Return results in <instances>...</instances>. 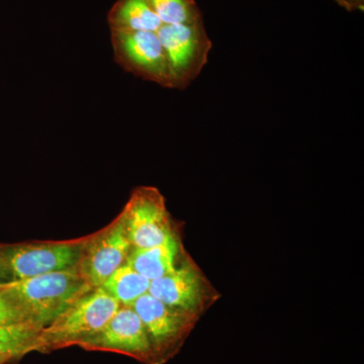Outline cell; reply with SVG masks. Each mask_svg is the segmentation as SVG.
<instances>
[{
    "label": "cell",
    "mask_w": 364,
    "mask_h": 364,
    "mask_svg": "<svg viewBox=\"0 0 364 364\" xmlns=\"http://www.w3.org/2000/svg\"><path fill=\"white\" fill-rule=\"evenodd\" d=\"M358 1L359 2V6H363V0H358Z\"/></svg>",
    "instance_id": "obj_20"
},
{
    "label": "cell",
    "mask_w": 364,
    "mask_h": 364,
    "mask_svg": "<svg viewBox=\"0 0 364 364\" xmlns=\"http://www.w3.org/2000/svg\"><path fill=\"white\" fill-rule=\"evenodd\" d=\"M86 351L114 352L144 364H156L145 326L132 306H121L95 336L78 345Z\"/></svg>",
    "instance_id": "obj_10"
},
{
    "label": "cell",
    "mask_w": 364,
    "mask_h": 364,
    "mask_svg": "<svg viewBox=\"0 0 364 364\" xmlns=\"http://www.w3.org/2000/svg\"><path fill=\"white\" fill-rule=\"evenodd\" d=\"M111 31L157 33L163 23L148 0H117L107 14Z\"/></svg>",
    "instance_id": "obj_12"
},
{
    "label": "cell",
    "mask_w": 364,
    "mask_h": 364,
    "mask_svg": "<svg viewBox=\"0 0 364 364\" xmlns=\"http://www.w3.org/2000/svg\"><path fill=\"white\" fill-rule=\"evenodd\" d=\"M121 214L133 248L153 247L178 235L166 200L154 186L134 189Z\"/></svg>",
    "instance_id": "obj_5"
},
{
    "label": "cell",
    "mask_w": 364,
    "mask_h": 364,
    "mask_svg": "<svg viewBox=\"0 0 364 364\" xmlns=\"http://www.w3.org/2000/svg\"><path fill=\"white\" fill-rule=\"evenodd\" d=\"M114 61L124 71L165 88H176L168 58L156 33L111 31Z\"/></svg>",
    "instance_id": "obj_6"
},
{
    "label": "cell",
    "mask_w": 364,
    "mask_h": 364,
    "mask_svg": "<svg viewBox=\"0 0 364 364\" xmlns=\"http://www.w3.org/2000/svg\"><path fill=\"white\" fill-rule=\"evenodd\" d=\"M9 282H13V279H11V273H9V269H7L4 257H2L1 254H0V287L4 286V284Z\"/></svg>",
    "instance_id": "obj_17"
},
{
    "label": "cell",
    "mask_w": 364,
    "mask_h": 364,
    "mask_svg": "<svg viewBox=\"0 0 364 364\" xmlns=\"http://www.w3.org/2000/svg\"><path fill=\"white\" fill-rule=\"evenodd\" d=\"M121 305L102 287L91 289L41 332V353L78 346L97 334Z\"/></svg>",
    "instance_id": "obj_2"
},
{
    "label": "cell",
    "mask_w": 364,
    "mask_h": 364,
    "mask_svg": "<svg viewBox=\"0 0 364 364\" xmlns=\"http://www.w3.org/2000/svg\"><path fill=\"white\" fill-rule=\"evenodd\" d=\"M0 289L18 304L28 322L45 328L91 287L75 268L13 280Z\"/></svg>",
    "instance_id": "obj_1"
},
{
    "label": "cell",
    "mask_w": 364,
    "mask_h": 364,
    "mask_svg": "<svg viewBox=\"0 0 364 364\" xmlns=\"http://www.w3.org/2000/svg\"><path fill=\"white\" fill-rule=\"evenodd\" d=\"M11 363V359L6 358H0V364H7Z\"/></svg>",
    "instance_id": "obj_18"
},
{
    "label": "cell",
    "mask_w": 364,
    "mask_h": 364,
    "mask_svg": "<svg viewBox=\"0 0 364 364\" xmlns=\"http://www.w3.org/2000/svg\"><path fill=\"white\" fill-rule=\"evenodd\" d=\"M132 250L133 246L127 234L123 215L119 213L104 229L88 235L78 272L91 289H97L126 264Z\"/></svg>",
    "instance_id": "obj_8"
},
{
    "label": "cell",
    "mask_w": 364,
    "mask_h": 364,
    "mask_svg": "<svg viewBox=\"0 0 364 364\" xmlns=\"http://www.w3.org/2000/svg\"><path fill=\"white\" fill-rule=\"evenodd\" d=\"M132 306L145 326L156 364H165L178 353L200 320L195 314L166 305L149 293Z\"/></svg>",
    "instance_id": "obj_4"
},
{
    "label": "cell",
    "mask_w": 364,
    "mask_h": 364,
    "mask_svg": "<svg viewBox=\"0 0 364 364\" xmlns=\"http://www.w3.org/2000/svg\"><path fill=\"white\" fill-rule=\"evenodd\" d=\"M23 322L28 321L20 306L6 291L0 289V326Z\"/></svg>",
    "instance_id": "obj_16"
},
{
    "label": "cell",
    "mask_w": 364,
    "mask_h": 364,
    "mask_svg": "<svg viewBox=\"0 0 364 364\" xmlns=\"http://www.w3.org/2000/svg\"><path fill=\"white\" fill-rule=\"evenodd\" d=\"M163 25H191L200 20L193 0H148Z\"/></svg>",
    "instance_id": "obj_15"
},
{
    "label": "cell",
    "mask_w": 364,
    "mask_h": 364,
    "mask_svg": "<svg viewBox=\"0 0 364 364\" xmlns=\"http://www.w3.org/2000/svg\"><path fill=\"white\" fill-rule=\"evenodd\" d=\"M186 257L183 246L177 235L160 245L133 248L127 263L152 282L173 272Z\"/></svg>",
    "instance_id": "obj_11"
},
{
    "label": "cell",
    "mask_w": 364,
    "mask_h": 364,
    "mask_svg": "<svg viewBox=\"0 0 364 364\" xmlns=\"http://www.w3.org/2000/svg\"><path fill=\"white\" fill-rule=\"evenodd\" d=\"M42 329L30 322L0 326V358L18 360L38 352Z\"/></svg>",
    "instance_id": "obj_13"
},
{
    "label": "cell",
    "mask_w": 364,
    "mask_h": 364,
    "mask_svg": "<svg viewBox=\"0 0 364 364\" xmlns=\"http://www.w3.org/2000/svg\"><path fill=\"white\" fill-rule=\"evenodd\" d=\"M87 238L13 244L6 245L1 255L13 280L75 269Z\"/></svg>",
    "instance_id": "obj_3"
},
{
    "label": "cell",
    "mask_w": 364,
    "mask_h": 364,
    "mask_svg": "<svg viewBox=\"0 0 364 364\" xmlns=\"http://www.w3.org/2000/svg\"><path fill=\"white\" fill-rule=\"evenodd\" d=\"M151 280L130 267L128 263L112 273L102 287L121 306H132L149 293Z\"/></svg>",
    "instance_id": "obj_14"
},
{
    "label": "cell",
    "mask_w": 364,
    "mask_h": 364,
    "mask_svg": "<svg viewBox=\"0 0 364 364\" xmlns=\"http://www.w3.org/2000/svg\"><path fill=\"white\" fill-rule=\"evenodd\" d=\"M149 294L162 303L200 317L218 298L217 291L188 256L173 270L152 280Z\"/></svg>",
    "instance_id": "obj_9"
},
{
    "label": "cell",
    "mask_w": 364,
    "mask_h": 364,
    "mask_svg": "<svg viewBox=\"0 0 364 364\" xmlns=\"http://www.w3.org/2000/svg\"><path fill=\"white\" fill-rule=\"evenodd\" d=\"M156 33L168 58L176 90H186L207 65L212 49L202 21L162 25Z\"/></svg>",
    "instance_id": "obj_7"
},
{
    "label": "cell",
    "mask_w": 364,
    "mask_h": 364,
    "mask_svg": "<svg viewBox=\"0 0 364 364\" xmlns=\"http://www.w3.org/2000/svg\"><path fill=\"white\" fill-rule=\"evenodd\" d=\"M4 247H6V245H4V244H0V254H1L2 251H4Z\"/></svg>",
    "instance_id": "obj_19"
}]
</instances>
